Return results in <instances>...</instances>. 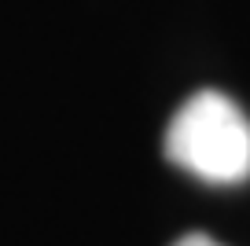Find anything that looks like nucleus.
<instances>
[{
  "instance_id": "f257e3e1",
  "label": "nucleus",
  "mask_w": 250,
  "mask_h": 246,
  "mask_svg": "<svg viewBox=\"0 0 250 246\" xmlns=\"http://www.w3.org/2000/svg\"><path fill=\"white\" fill-rule=\"evenodd\" d=\"M162 147L173 165L206 184H239L250 177V118L213 88L177 107Z\"/></svg>"
},
{
  "instance_id": "f03ea898",
  "label": "nucleus",
  "mask_w": 250,
  "mask_h": 246,
  "mask_svg": "<svg viewBox=\"0 0 250 246\" xmlns=\"http://www.w3.org/2000/svg\"><path fill=\"white\" fill-rule=\"evenodd\" d=\"M173 246H221V243L210 239V235H203V231H191V235H180Z\"/></svg>"
}]
</instances>
